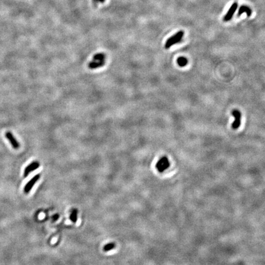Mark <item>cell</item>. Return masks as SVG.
I'll list each match as a JSON object with an SVG mask.
<instances>
[{
    "label": "cell",
    "instance_id": "obj_15",
    "mask_svg": "<svg viewBox=\"0 0 265 265\" xmlns=\"http://www.w3.org/2000/svg\"><path fill=\"white\" fill-rule=\"evenodd\" d=\"M93 1L95 4H97L98 3H104L105 1V0H93Z\"/></svg>",
    "mask_w": 265,
    "mask_h": 265
},
{
    "label": "cell",
    "instance_id": "obj_8",
    "mask_svg": "<svg viewBox=\"0 0 265 265\" xmlns=\"http://www.w3.org/2000/svg\"><path fill=\"white\" fill-rule=\"evenodd\" d=\"M243 13H246V14L247 15L248 17H250L252 15V10L250 9V8L247 6H241L239 9L238 13H237V16H240Z\"/></svg>",
    "mask_w": 265,
    "mask_h": 265
},
{
    "label": "cell",
    "instance_id": "obj_10",
    "mask_svg": "<svg viewBox=\"0 0 265 265\" xmlns=\"http://www.w3.org/2000/svg\"><path fill=\"white\" fill-rule=\"evenodd\" d=\"M105 59L106 55L105 54L103 53H98L95 54L93 57V60L97 61V62H105Z\"/></svg>",
    "mask_w": 265,
    "mask_h": 265
},
{
    "label": "cell",
    "instance_id": "obj_4",
    "mask_svg": "<svg viewBox=\"0 0 265 265\" xmlns=\"http://www.w3.org/2000/svg\"><path fill=\"white\" fill-rule=\"evenodd\" d=\"M40 166V162H38V161H34V162H33L32 163L28 164V166L25 168V170H24V173H23L24 177H27L32 171L36 170V169L39 168Z\"/></svg>",
    "mask_w": 265,
    "mask_h": 265
},
{
    "label": "cell",
    "instance_id": "obj_5",
    "mask_svg": "<svg viewBox=\"0 0 265 265\" xmlns=\"http://www.w3.org/2000/svg\"><path fill=\"white\" fill-rule=\"evenodd\" d=\"M40 177H41L40 174L36 175L35 176H34L32 178V179L28 182L27 184L25 185L24 189H23L25 193L27 194V193H29L30 192V191H31L32 189H33L34 185L36 183V182L39 179H40Z\"/></svg>",
    "mask_w": 265,
    "mask_h": 265
},
{
    "label": "cell",
    "instance_id": "obj_3",
    "mask_svg": "<svg viewBox=\"0 0 265 265\" xmlns=\"http://www.w3.org/2000/svg\"><path fill=\"white\" fill-rule=\"evenodd\" d=\"M231 114L234 117V120L233 121V123H232V128L234 129H237L241 125V113L239 110L234 109L232 111Z\"/></svg>",
    "mask_w": 265,
    "mask_h": 265
},
{
    "label": "cell",
    "instance_id": "obj_11",
    "mask_svg": "<svg viewBox=\"0 0 265 265\" xmlns=\"http://www.w3.org/2000/svg\"><path fill=\"white\" fill-rule=\"evenodd\" d=\"M177 63L179 66L184 67L188 64V60L184 56H180L177 58Z\"/></svg>",
    "mask_w": 265,
    "mask_h": 265
},
{
    "label": "cell",
    "instance_id": "obj_12",
    "mask_svg": "<svg viewBox=\"0 0 265 265\" xmlns=\"http://www.w3.org/2000/svg\"><path fill=\"white\" fill-rule=\"evenodd\" d=\"M77 210L76 209H74L72 210V212L70 214L69 219L72 221L73 223H76L77 219Z\"/></svg>",
    "mask_w": 265,
    "mask_h": 265
},
{
    "label": "cell",
    "instance_id": "obj_14",
    "mask_svg": "<svg viewBox=\"0 0 265 265\" xmlns=\"http://www.w3.org/2000/svg\"><path fill=\"white\" fill-rule=\"evenodd\" d=\"M59 218V215L58 214H55L54 215H53L52 217V219H53V221H56V220H57Z\"/></svg>",
    "mask_w": 265,
    "mask_h": 265
},
{
    "label": "cell",
    "instance_id": "obj_7",
    "mask_svg": "<svg viewBox=\"0 0 265 265\" xmlns=\"http://www.w3.org/2000/svg\"><path fill=\"white\" fill-rule=\"evenodd\" d=\"M5 136L7 138V140L9 141V142H10V144L13 147V149H18L19 148L20 144L11 131H7L5 134Z\"/></svg>",
    "mask_w": 265,
    "mask_h": 265
},
{
    "label": "cell",
    "instance_id": "obj_9",
    "mask_svg": "<svg viewBox=\"0 0 265 265\" xmlns=\"http://www.w3.org/2000/svg\"><path fill=\"white\" fill-rule=\"evenodd\" d=\"M105 64V62H97V61H92L89 63V67L90 69H96L103 66Z\"/></svg>",
    "mask_w": 265,
    "mask_h": 265
},
{
    "label": "cell",
    "instance_id": "obj_2",
    "mask_svg": "<svg viewBox=\"0 0 265 265\" xmlns=\"http://www.w3.org/2000/svg\"><path fill=\"white\" fill-rule=\"evenodd\" d=\"M169 165L170 164H169L168 158L166 157H163L158 161L155 167L160 172H163L169 168Z\"/></svg>",
    "mask_w": 265,
    "mask_h": 265
},
{
    "label": "cell",
    "instance_id": "obj_1",
    "mask_svg": "<svg viewBox=\"0 0 265 265\" xmlns=\"http://www.w3.org/2000/svg\"><path fill=\"white\" fill-rule=\"evenodd\" d=\"M184 32L183 31H179V32L176 33L174 35L172 36L169 38L168 39L166 43H165V48L168 49L172 46H174L177 43L180 42L182 41V39L184 36Z\"/></svg>",
    "mask_w": 265,
    "mask_h": 265
},
{
    "label": "cell",
    "instance_id": "obj_13",
    "mask_svg": "<svg viewBox=\"0 0 265 265\" xmlns=\"http://www.w3.org/2000/svg\"><path fill=\"white\" fill-rule=\"evenodd\" d=\"M115 247V243L111 242V243H108V244H106L105 246L103 247V250L105 252H109L112 249H114Z\"/></svg>",
    "mask_w": 265,
    "mask_h": 265
},
{
    "label": "cell",
    "instance_id": "obj_6",
    "mask_svg": "<svg viewBox=\"0 0 265 265\" xmlns=\"http://www.w3.org/2000/svg\"><path fill=\"white\" fill-rule=\"evenodd\" d=\"M237 6H238V4L236 2L232 4L231 6L229 7V10L228 11L227 13L226 14V15L223 17V21H228L233 18L234 14L235 13L236 11L237 10Z\"/></svg>",
    "mask_w": 265,
    "mask_h": 265
}]
</instances>
